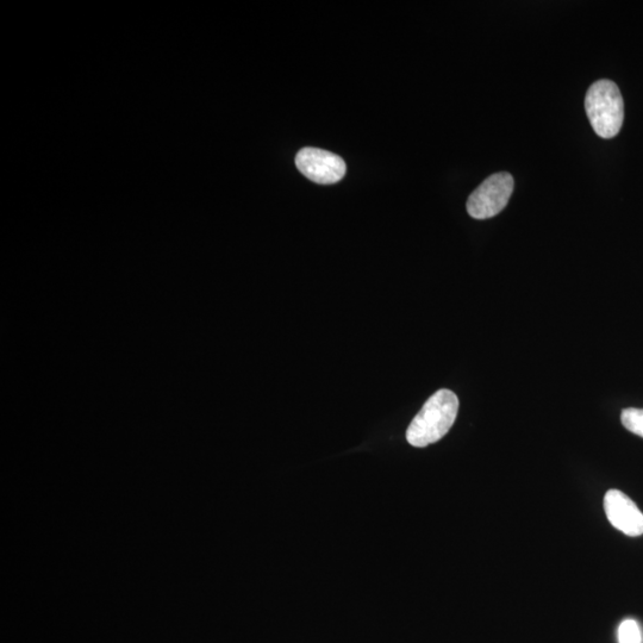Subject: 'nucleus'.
Here are the masks:
<instances>
[{"label": "nucleus", "mask_w": 643, "mask_h": 643, "mask_svg": "<svg viewBox=\"0 0 643 643\" xmlns=\"http://www.w3.org/2000/svg\"><path fill=\"white\" fill-rule=\"evenodd\" d=\"M514 178L510 173L492 174L467 201V211L476 220L495 217L508 205L514 192Z\"/></svg>", "instance_id": "3"}, {"label": "nucleus", "mask_w": 643, "mask_h": 643, "mask_svg": "<svg viewBox=\"0 0 643 643\" xmlns=\"http://www.w3.org/2000/svg\"><path fill=\"white\" fill-rule=\"evenodd\" d=\"M621 421L630 433L643 438V409L629 408L624 409L621 415Z\"/></svg>", "instance_id": "6"}, {"label": "nucleus", "mask_w": 643, "mask_h": 643, "mask_svg": "<svg viewBox=\"0 0 643 643\" xmlns=\"http://www.w3.org/2000/svg\"><path fill=\"white\" fill-rule=\"evenodd\" d=\"M604 510L609 522L623 534L632 538L643 534V514L623 492L608 491L604 497Z\"/></svg>", "instance_id": "5"}, {"label": "nucleus", "mask_w": 643, "mask_h": 643, "mask_svg": "<svg viewBox=\"0 0 643 643\" xmlns=\"http://www.w3.org/2000/svg\"><path fill=\"white\" fill-rule=\"evenodd\" d=\"M591 126L602 139H613L622 128L624 103L618 86L611 80H598L585 97Z\"/></svg>", "instance_id": "2"}, {"label": "nucleus", "mask_w": 643, "mask_h": 643, "mask_svg": "<svg viewBox=\"0 0 643 643\" xmlns=\"http://www.w3.org/2000/svg\"><path fill=\"white\" fill-rule=\"evenodd\" d=\"M296 166L304 177L320 185L339 183L346 174V162L339 155L318 148L299 151Z\"/></svg>", "instance_id": "4"}, {"label": "nucleus", "mask_w": 643, "mask_h": 643, "mask_svg": "<svg viewBox=\"0 0 643 643\" xmlns=\"http://www.w3.org/2000/svg\"><path fill=\"white\" fill-rule=\"evenodd\" d=\"M459 399L451 390H440L428 399L412 420L407 440L411 446L427 447L447 435L457 420Z\"/></svg>", "instance_id": "1"}, {"label": "nucleus", "mask_w": 643, "mask_h": 643, "mask_svg": "<svg viewBox=\"0 0 643 643\" xmlns=\"http://www.w3.org/2000/svg\"><path fill=\"white\" fill-rule=\"evenodd\" d=\"M642 636L638 622L626 620L618 628V642L620 643H641Z\"/></svg>", "instance_id": "7"}]
</instances>
